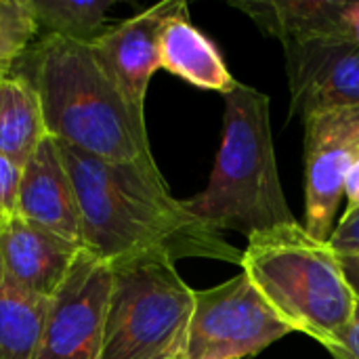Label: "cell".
Here are the masks:
<instances>
[{
    "mask_svg": "<svg viewBox=\"0 0 359 359\" xmlns=\"http://www.w3.org/2000/svg\"><path fill=\"white\" fill-rule=\"evenodd\" d=\"M57 143L78 200L82 248L95 259L114 265L162 255L172 263H242L240 248L187 212L170 194L154 158L116 162Z\"/></svg>",
    "mask_w": 359,
    "mask_h": 359,
    "instance_id": "obj_1",
    "label": "cell"
},
{
    "mask_svg": "<svg viewBox=\"0 0 359 359\" xmlns=\"http://www.w3.org/2000/svg\"><path fill=\"white\" fill-rule=\"evenodd\" d=\"M13 69L38 90L48 137L103 160L154 158L145 116L126 103L86 42L42 36Z\"/></svg>",
    "mask_w": 359,
    "mask_h": 359,
    "instance_id": "obj_2",
    "label": "cell"
},
{
    "mask_svg": "<svg viewBox=\"0 0 359 359\" xmlns=\"http://www.w3.org/2000/svg\"><path fill=\"white\" fill-rule=\"evenodd\" d=\"M223 99V137L210 179L200 194L181 200L183 206L208 227L246 238L294 223L278 172L269 97L240 82Z\"/></svg>",
    "mask_w": 359,
    "mask_h": 359,
    "instance_id": "obj_3",
    "label": "cell"
},
{
    "mask_svg": "<svg viewBox=\"0 0 359 359\" xmlns=\"http://www.w3.org/2000/svg\"><path fill=\"white\" fill-rule=\"evenodd\" d=\"M240 267L292 332H303L326 349L347 332L358 299L339 255L299 221L252 233Z\"/></svg>",
    "mask_w": 359,
    "mask_h": 359,
    "instance_id": "obj_4",
    "label": "cell"
},
{
    "mask_svg": "<svg viewBox=\"0 0 359 359\" xmlns=\"http://www.w3.org/2000/svg\"><path fill=\"white\" fill-rule=\"evenodd\" d=\"M194 290L162 255L111 265L101 359H183Z\"/></svg>",
    "mask_w": 359,
    "mask_h": 359,
    "instance_id": "obj_5",
    "label": "cell"
},
{
    "mask_svg": "<svg viewBox=\"0 0 359 359\" xmlns=\"http://www.w3.org/2000/svg\"><path fill=\"white\" fill-rule=\"evenodd\" d=\"M290 332L250 278L240 271L215 288L194 290L183 359H246Z\"/></svg>",
    "mask_w": 359,
    "mask_h": 359,
    "instance_id": "obj_6",
    "label": "cell"
},
{
    "mask_svg": "<svg viewBox=\"0 0 359 359\" xmlns=\"http://www.w3.org/2000/svg\"><path fill=\"white\" fill-rule=\"evenodd\" d=\"M305 122V229L320 242L334 231L347 172L359 162V105L320 109Z\"/></svg>",
    "mask_w": 359,
    "mask_h": 359,
    "instance_id": "obj_7",
    "label": "cell"
},
{
    "mask_svg": "<svg viewBox=\"0 0 359 359\" xmlns=\"http://www.w3.org/2000/svg\"><path fill=\"white\" fill-rule=\"evenodd\" d=\"M111 265L86 250L48 301L34 359H101Z\"/></svg>",
    "mask_w": 359,
    "mask_h": 359,
    "instance_id": "obj_8",
    "label": "cell"
},
{
    "mask_svg": "<svg viewBox=\"0 0 359 359\" xmlns=\"http://www.w3.org/2000/svg\"><path fill=\"white\" fill-rule=\"evenodd\" d=\"M290 114L301 118L330 107L359 105V46L341 38L282 44Z\"/></svg>",
    "mask_w": 359,
    "mask_h": 359,
    "instance_id": "obj_9",
    "label": "cell"
},
{
    "mask_svg": "<svg viewBox=\"0 0 359 359\" xmlns=\"http://www.w3.org/2000/svg\"><path fill=\"white\" fill-rule=\"evenodd\" d=\"M183 6H187L183 0L158 2L88 42L99 65L137 114L145 116L147 88L160 69V34Z\"/></svg>",
    "mask_w": 359,
    "mask_h": 359,
    "instance_id": "obj_10",
    "label": "cell"
},
{
    "mask_svg": "<svg viewBox=\"0 0 359 359\" xmlns=\"http://www.w3.org/2000/svg\"><path fill=\"white\" fill-rule=\"evenodd\" d=\"M17 217L82 248L76 191L53 137H46L23 166Z\"/></svg>",
    "mask_w": 359,
    "mask_h": 359,
    "instance_id": "obj_11",
    "label": "cell"
},
{
    "mask_svg": "<svg viewBox=\"0 0 359 359\" xmlns=\"http://www.w3.org/2000/svg\"><path fill=\"white\" fill-rule=\"evenodd\" d=\"M84 250L38 225L15 217L0 236V263L25 292L50 301Z\"/></svg>",
    "mask_w": 359,
    "mask_h": 359,
    "instance_id": "obj_12",
    "label": "cell"
},
{
    "mask_svg": "<svg viewBox=\"0 0 359 359\" xmlns=\"http://www.w3.org/2000/svg\"><path fill=\"white\" fill-rule=\"evenodd\" d=\"M160 69L196 88L215 90L223 97L240 84L229 72L219 46L191 23L189 6L172 15L160 34Z\"/></svg>",
    "mask_w": 359,
    "mask_h": 359,
    "instance_id": "obj_13",
    "label": "cell"
},
{
    "mask_svg": "<svg viewBox=\"0 0 359 359\" xmlns=\"http://www.w3.org/2000/svg\"><path fill=\"white\" fill-rule=\"evenodd\" d=\"M229 4L282 44L339 38L343 0H231Z\"/></svg>",
    "mask_w": 359,
    "mask_h": 359,
    "instance_id": "obj_14",
    "label": "cell"
},
{
    "mask_svg": "<svg viewBox=\"0 0 359 359\" xmlns=\"http://www.w3.org/2000/svg\"><path fill=\"white\" fill-rule=\"evenodd\" d=\"M46 137L38 90L15 69L0 74V156L23 168Z\"/></svg>",
    "mask_w": 359,
    "mask_h": 359,
    "instance_id": "obj_15",
    "label": "cell"
},
{
    "mask_svg": "<svg viewBox=\"0 0 359 359\" xmlns=\"http://www.w3.org/2000/svg\"><path fill=\"white\" fill-rule=\"evenodd\" d=\"M48 301L6 278L0 263V359H34Z\"/></svg>",
    "mask_w": 359,
    "mask_h": 359,
    "instance_id": "obj_16",
    "label": "cell"
},
{
    "mask_svg": "<svg viewBox=\"0 0 359 359\" xmlns=\"http://www.w3.org/2000/svg\"><path fill=\"white\" fill-rule=\"evenodd\" d=\"M114 4V0H34V11L44 36L88 44L105 32V17Z\"/></svg>",
    "mask_w": 359,
    "mask_h": 359,
    "instance_id": "obj_17",
    "label": "cell"
},
{
    "mask_svg": "<svg viewBox=\"0 0 359 359\" xmlns=\"http://www.w3.org/2000/svg\"><path fill=\"white\" fill-rule=\"evenodd\" d=\"M38 32L34 0H0V74L13 72Z\"/></svg>",
    "mask_w": 359,
    "mask_h": 359,
    "instance_id": "obj_18",
    "label": "cell"
},
{
    "mask_svg": "<svg viewBox=\"0 0 359 359\" xmlns=\"http://www.w3.org/2000/svg\"><path fill=\"white\" fill-rule=\"evenodd\" d=\"M21 177L23 168L13 160L0 156V217L8 223L17 217Z\"/></svg>",
    "mask_w": 359,
    "mask_h": 359,
    "instance_id": "obj_19",
    "label": "cell"
},
{
    "mask_svg": "<svg viewBox=\"0 0 359 359\" xmlns=\"http://www.w3.org/2000/svg\"><path fill=\"white\" fill-rule=\"evenodd\" d=\"M328 244L339 257H347V255L359 257V210L339 221Z\"/></svg>",
    "mask_w": 359,
    "mask_h": 359,
    "instance_id": "obj_20",
    "label": "cell"
},
{
    "mask_svg": "<svg viewBox=\"0 0 359 359\" xmlns=\"http://www.w3.org/2000/svg\"><path fill=\"white\" fill-rule=\"evenodd\" d=\"M328 353L334 359H359V301L347 332L332 349H328Z\"/></svg>",
    "mask_w": 359,
    "mask_h": 359,
    "instance_id": "obj_21",
    "label": "cell"
},
{
    "mask_svg": "<svg viewBox=\"0 0 359 359\" xmlns=\"http://www.w3.org/2000/svg\"><path fill=\"white\" fill-rule=\"evenodd\" d=\"M339 38L359 46V0H343L341 19H339Z\"/></svg>",
    "mask_w": 359,
    "mask_h": 359,
    "instance_id": "obj_22",
    "label": "cell"
},
{
    "mask_svg": "<svg viewBox=\"0 0 359 359\" xmlns=\"http://www.w3.org/2000/svg\"><path fill=\"white\" fill-rule=\"evenodd\" d=\"M343 194L347 198V210L343 217L359 210V162L347 172L345 183H343Z\"/></svg>",
    "mask_w": 359,
    "mask_h": 359,
    "instance_id": "obj_23",
    "label": "cell"
},
{
    "mask_svg": "<svg viewBox=\"0 0 359 359\" xmlns=\"http://www.w3.org/2000/svg\"><path fill=\"white\" fill-rule=\"evenodd\" d=\"M339 261H341V269L347 278L349 288L353 290L355 299L359 301V257L347 255V257H339Z\"/></svg>",
    "mask_w": 359,
    "mask_h": 359,
    "instance_id": "obj_24",
    "label": "cell"
},
{
    "mask_svg": "<svg viewBox=\"0 0 359 359\" xmlns=\"http://www.w3.org/2000/svg\"><path fill=\"white\" fill-rule=\"evenodd\" d=\"M6 225H8V221H4V219L0 217V236H2V231L6 229Z\"/></svg>",
    "mask_w": 359,
    "mask_h": 359,
    "instance_id": "obj_25",
    "label": "cell"
}]
</instances>
